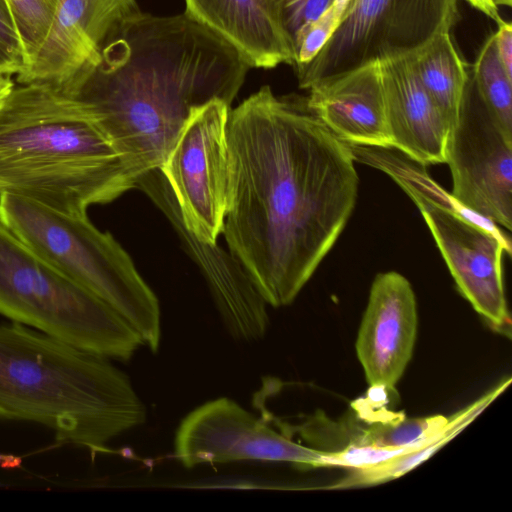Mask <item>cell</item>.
Wrapping results in <instances>:
<instances>
[{
	"label": "cell",
	"instance_id": "2e32d148",
	"mask_svg": "<svg viewBox=\"0 0 512 512\" xmlns=\"http://www.w3.org/2000/svg\"><path fill=\"white\" fill-rule=\"evenodd\" d=\"M378 61L392 148L423 166L445 163L451 127L420 83L410 54Z\"/></svg>",
	"mask_w": 512,
	"mask_h": 512
},
{
	"label": "cell",
	"instance_id": "cb8c5ba5",
	"mask_svg": "<svg viewBox=\"0 0 512 512\" xmlns=\"http://www.w3.org/2000/svg\"><path fill=\"white\" fill-rule=\"evenodd\" d=\"M493 35L500 63L508 78L512 79V24L503 19Z\"/></svg>",
	"mask_w": 512,
	"mask_h": 512
},
{
	"label": "cell",
	"instance_id": "8fae6325",
	"mask_svg": "<svg viewBox=\"0 0 512 512\" xmlns=\"http://www.w3.org/2000/svg\"><path fill=\"white\" fill-rule=\"evenodd\" d=\"M175 456L186 468L240 460L328 466L330 451L303 446L228 398L209 401L180 423Z\"/></svg>",
	"mask_w": 512,
	"mask_h": 512
},
{
	"label": "cell",
	"instance_id": "e0dca14e",
	"mask_svg": "<svg viewBox=\"0 0 512 512\" xmlns=\"http://www.w3.org/2000/svg\"><path fill=\"white\" fill-rule=\"evenodd\" d=\"M190 16L235 47L250 67L294 64V50L268 0H185Z\"/></svg>",
	"mask_w": 512,
	"mask_h": 512
},
{
	"label": "cell",
	"instance_id": "3957f363",
	"mask_svg": "<svg viewBox=\"0 0 512 512\" xmlns=\"http://www.w3.org/2000/svg\"><path fill=\"white\" fill-rule=\"evenodd\" d=\"M136 180L86 108L47 84L14 86L0 104V194L71 215Z\"/></svg>",
	"mask_w": 512,
	"mask_h": 512
},
{
	"label": "cell",
	"instance_id": "52a82bcc",
	"mask_svg": "<svg viewBox=\"0 0 512 512\" xmlns=\"http://www.w3.org/2000/svg\"><path fill=\"white\" fill-rule=\"evenodd\" d=\"M418 207L461 295L494 331L510 337L502 257L509 235L461 206L425 172L400 184Z\"/></svg>",
	"mask_w": 512,
	"mask_h": 512
},
{
	"label": "cell",
	"instance_id": "4316f807",
	"mask_svg": "<svg viewBox=\"0 0 512 512\" xmlns=\"http://www.w3.org/2000/svg\"><path fill=\"white\" fill-rule=\"evenodd\" d=\"M349 3V0H333L331 7L334 9V11L342 17L347 5Z\"/></svg>",
	"mask_w": 512,
	"mask_h": 512
},
{
	"label": "cell",
	"instance_id": "9c48e42d",
	"mask_svg": "<svg viewBox=\"0 0 512 512\" xmlns=\"http://www.w3.org/2000/svg\"><path fill=\"white\" fill-rule=\"evenodd\" d=\"M229 113L219 99L195 109L159 167L184 227L207 244L222 233L227 208Z\"/></svg>",
	"mask_w": 512,
	"mask_h": 512
},
{
	"label": "cell",
	"instance_id": "d4e9b609",
	"mask_svg": "<svg viewBox=\"0 0 512 512\" xmlns=\"http://www.w3.org/2000/svg\"><path fill=\"white\" fill-rule=\"evenodd\" d=\"M473 8L483 13L486 17L490 18L496 24L500 23L503 19L499 14V7L495 4L494 0H465Z\"/></svg>",
	"mask_w": 512,
	"mask_h": 512
},
{
	"label": "cell",
	"instance_id": "44dd1931",
	"mask_svg": "<svg viewBox=\"0 0 512 512\" xmlns=\"http://www.w3.org/2000/svg\"><path fill=\"white\" fill-rule=\"evenodd\" d=\"M7 1L24 48L26 70L47 37L59 0Z\"/></svg>",
	"mask_w": 512,
	"mask_h": 512
},
{
	"label": "cell",
	"instance_id": "83f0119b",
	"mask_svg": "<svg viewBox=\"0 0 512 512\" xmlns=\"http://www.w3.org/2000/svg\"><path fill=\"white\" fill-rule=\"evenodd\" d=\"M494 1L499 6H508L512 2V0H494Z\"/></svg>",
	"mask_w": 512,
	"mask_h": 512
},
{
	"label": "cell",
	"instance_id": "603a6c76",
	"mask_svg": "<svg viewBox=\"0 0 512 512\" xmlns=\"http://www.w3.org/2000/svg\"><path fill=\"white\" fill-rule=\"evenodd\" d=\"M25 68V52L9 3L0 0V76H17Z\"/></svg>",
	"mask_w": 512,
	"mask_h": 512
},
{
	"label": "cell",
	"instance_id": "9a60e30c",
	"mask_svg": "<svg viewBox=\"0 0 512 512\" xmlns=\"http://www.w3.org/2000/svg\"><path fill=\"white\" fill-rule=\"evenodd\" d=\"M315 116L350 146L393 149L379 61L323 78L308 89Z\"/></svg>",
	"mask_w": 512,
	"mask_h": 512
},
{
	"label": "cell",
	"instance_id": "7402d4cb",
	"mask_svg": "<svg viewBox=\"0 0 512 512\" xmlns=\"http://www.w3.org/2000/svg\"><path fill=\"white\" fill-rule=\"evenodd\" d=\"M292 46L331 6L333 0H268ZM294 50V48H293Z\"/></svg>",
	"mask_w": 512,
	"mask_h": 512
},
{
	"label": "cell",
	"instance_id": "7c38bea8",
	"mask_svg": "<svg viewBox=\"0 0 512 512\" xmlns=\"http://www.w3.org/2000/svg\"><path fill=\"white\" fill-rule=\"evenodd\" d=\"M140 11L135 0H59L44 43L17 82L47 84L67 95L118 27Z\"/></svg>",
	"mask_w": 512,
	"mask_h": 512
},
{
	"label": "cell",
	"instance_id": "7a4b0ae2",
	"mask_svg": "<svg viewBox=\"0 0 512 512\" xmlns=\"http://www.w3.org/2000/svg\"><path fill=\"white\" fill-rule=\"evenodd\" d=\"M249 64L187 12H139L109 38L98 62L67 94L79 101L136 180L159 169L191 113L231 105Z\"/></svg>",
	"mask_w": 512,
	"mask_h": 512
},
{
	"label": "cell",
	"instance_id": "5bb4252c",
	"mask_svg": "<svg viewBox=\"0 0 512 512\" xmlns=\"http://www.w3.org/2000/svg\"><path fill=\"white\" fill-rule=\"evenodd\" d=\"M417 324L416 297L409 280L396 271L377 274L355 344L371 387H395L412 358Z\"/></svg>",
	"mask_w": 512,
	"mask_h": 512
},
{
	"label": "cell",
	"instance_id": "d6986e66",
	"mask_svg": "<svg viewBox=\"0 0 512 512\" xmlns=\"http://www.w3.org/2000/svg\"><path fill=\"white\" fill-rule=\"evenodd\" d=\"M470 80L489 114L512 135V79L500 63L493 33L486 37L477 53Z\"/></svg>",
	"mask_w": 512,
	"mask_h": 512
},
{
	"label": "cell",
	"instance_id": "ffe728a7",
	"mask_svg": "<svg viewBox=\"0 0 512 512\" xmlns=\"http://www.w3.org/2000/svg\"><path fill=\"white\" fill-rule=\"evenodd\" d=\"M473 417H467L429 442L369 467L355 468L337 487L363 486L397 478L420 464L454 437Z\"/></svg>",
	"mask_w": 512,
	"mask_h": 512
},
{
	"label": "cell",
	"instance_id": "ac0fdd59",
	"mask_svg": "<svg viewBox=\"0 0 512 512\" xmlns=\"http://www.w3.org/2000/svg\"><path fill=\"white\" fill-rule=\"evenodd\" d=\"M451 31H441L409 53L414 71L450 127L455 123L470 74Z\"/></svg>",
	"mask_w": 512,
	"mask_h": 512
},
{
	"label": "cell",
	"instance_id": "4fadbf2b",
	"mask_svg": "<svg viewBox=\"0 0 512 512\" xmlns=\"http://www.w3.org/2000/svg\"><path fill=\"white\" fill-rule=\"evenodd\" d=\"M136 188L145 192L175 227L202 270L230 334L245 341L262 338L268 326L266 303L238 260L216 243H204L186 230L171 189L159 169L143 174Z\"/></svg>",
	"mask_w": 512,
	"mask_h": 512
},
{
	"label": "cell",
	"instance_id": "277c9868",
	"mask_svg": "<svg viewBox=\"0 0 512 512\" xmlns=\"http://www.w3.org/2000/svg\"><path fill=\"white\" fill-rule=\"evenodd\" d=\"M0 418L44 425L95 454L143 424L146 408L108 358L11 322L0 323Z\"/></svg>",
	"mask_w": 512,
	"mask_h": 512
},
{
	"label": "cell",
	"instance_id": "5b68a950",
	"mask_svg": "<svg viewBox=\"0 0 512 512\" xmlns=\"http://www.w3.org/2000/svg\"><path fill=\"white\" fill-rule=\"evenodd\" d=\"M0 220L49 264L118 312L157 352L158 299L109 232L96 228L87 215L62 213L5 193L0 194Z\"/></svg>",
	"mask_w": 512,
	"mask_h": 512
},
{
	"label": "cell",
	"instance_id": "30bf717a",
	"mask_svg": "<svg viewBox=\"0 0 512 512\" xmlns=\"http://www.w3.org/2000/svg\"><path fill=\"white\" fill-rule=\"evenodd\" d=\"M445 164L451 196L461 206L508 231L512 227V135L489 114L470 77L450 129Z\"/></svg>",
	"mask_w": 512,
	"mask_h": 512
},
{
	"label": "cell",
	"instance_id": "6da1fadb",
	"mask_svg": "<svg viewBox=\"0 0 512 512\" xmlns=\"http://www.w3.org/2000/svg\"><path fill=\"white\" fill-rule=\"evenodd\" d=\"M229 185L222 233L266 304H291L337 242L356 205L348 144L306 98L263 86L227 124Z\"/></svg>",
	"mask_w": 512,
	"mask_h": 512
},
{
	"label": "cell",
	"instance_id": "484cf974",
	"mask_svg": "<svg viewBox=\"0 0 512 512\" xmlns=\"http://www.w3.org/2000/svg\"><path fill=\"white\" fill-rule=\"evenodd\" d=\"M14 87V83L10 76H0V104L8 96Z\"/></svg>",
	"mask_w": 512,
	"mask_h": 512
},
{
	"label": "cell",
	"instance_id": "ba28073f",
	"mask_svg": "<svg viewBox=\"0 0 512 512\" xmlns=\"http://www.w3.org/2000/svg\"><path fill=\"white\" fill-rule=\"evenodd\" d=\"M459 19L458 0H349L333 36L296 68L299 87L367 63L411 53Z\"/></svg>",
	"mask_w": 512,
	"mask_h": 512
},
{
	"label": "cell",
	"instance_id": "8992f818",
	"mask_svg": "<svg viewBox=\"0 0 512 512\" xmlns=\"http://www.w3.org/2000/svg\"><path fill=\"white\" fill-rule=\"evenodd\" d=\"M0 314L106 358L128 360L144 344L118 312L49 264L1 220Z\"/></svg>",
	"mask_w": 512,
	"mask_h": 512
}]
</instances>
